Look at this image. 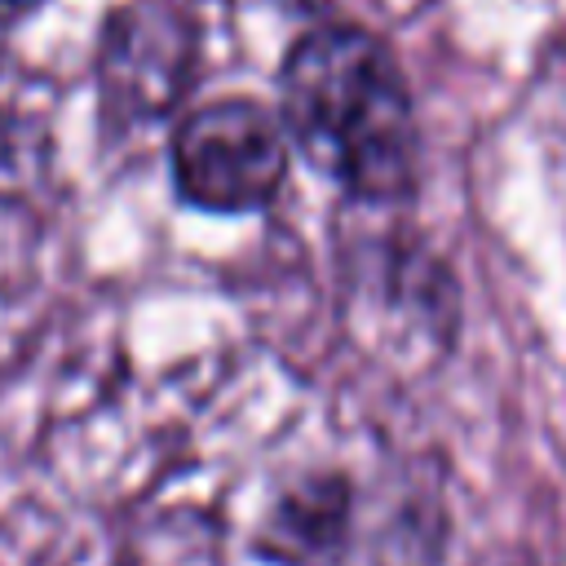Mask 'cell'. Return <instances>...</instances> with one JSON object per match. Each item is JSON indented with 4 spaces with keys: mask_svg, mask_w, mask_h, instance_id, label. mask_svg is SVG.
Returning a JSON list of instances; mask_svg holds the SVG:
<instances>
[{
    "mask_svg": "<svg viewBox=\"0 0 566 566\" xmlns=\"http://www.w3.org/2000/svg\"><path fill=\"white\" fill-rule=\"evenodd\" d=\"M340 526H345V491L336 482H314L310 491H301L270 517L265 553H274L283 562H301V557L327 548Z\"/></svg>",
    "mask_w": 566,
    "mask_h": 566,
    "instance_id": "3957f363",
    "label": "cell"
},
{
    "mask_svg": "<svg viewBox=\"0 0 566 566\" xmlns=\"http://www.w3.org/2000/svg\"><path fill=\"white\" fill-rule=\"evenodd\" d=\"M283 133L340 190L389 203L416 186V111L394 53L363 27L305 31L279 71Z\"/></svg>",
    "mask_w": 566,
    "mask_h": 566,
    "instance_id": "6da1fadb",
    "label": "cell"
},
{
    "mask_svg": "<svg viewBox=\"0 0 566 566\" xmlns=\"http://www.w3.org/2000/svg\"><path fill=\"white\" fill-rule=\"evenodd\" d=\"M4 4H35V0H4Z\"/></svg>",
    "mask_w": 566,
    "mask_h": 566,
    "instance_id": "277c9868",
    "label": "cell"
},
{
    "mask_svg": "<svg viewBox=\"0 0 566 566\" xmlns=\"http://www.w3.org/2000/svg\"><path fill=\"white\" fill-rule=\"evenodd\" d=\"M287 177L283 119L252 97H217L172 133V186L203 212H256Z\"/></svg>",
    "mask_w": 566,
    "mask_h": 566,
    "instance_id": "7a4b0ae2",
    "label": "cell"
}]
</instances>
